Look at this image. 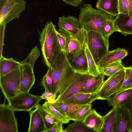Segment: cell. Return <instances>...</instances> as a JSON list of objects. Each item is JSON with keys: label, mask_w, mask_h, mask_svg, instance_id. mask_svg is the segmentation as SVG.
<instances>
[{"label": "cell", "mask_w": 132, "mask_h": 132, "mask_svg": "<svg viewBox=\"0 0 132 132\" xmlns=\"http://www.w3.org/2000/svg\"><path fill=\"white\" fill-rule=\"evenodd\" d=\"M113 16L103 11L96 9L89 4L83 5L78 16L81 28L87 31H95L101 35L103 27L107 21Z\"/></svg>", "instance_id": "7a4b0ae2"}, {"label": "cell", "mask_w": 132, "mask_h": 132, "mask_svg": "<svg viewBox=\"0 0 132 132\" xmlns=\"http://www.w3.org/2000/svg\"><path fill=\"white\" fill-rule=\"evenodd\" d=\"M57 36L58 43L61 51L65 52L67 42L66 36L57 31Z\"/></svg>", "instance_id": "d590c367"}, {"label": "cell", "mask_w": 132, "mask_h": 132, "mask_svg": "<svg viewBox=\"0 0 132 132\" xmlns=\"http://www.w3.org/2000/svg\"><path fill=\"white\" fill-rule=\"evenodd\" d=\"M125 74V68L109 77L104 81L97 93L98 100H109L119 92L122 87Z\"/></svg>", "instance_id": "5b68a950"}, {"label": "cell", "mask_w": 132, "mask_h": 132, "mask_svg": "<svg viewBox=\"0 0 132 132\" xmlns=\"http://www.w3.org/2000/svg\"><path fill=\"white\" fill-rule=\"evenodd\" d=\"M39 109L45 124L46 131L51 128L57 121L39 104L37 107Z\"/></svg>", "instance_id": "83f0119b"}, {"label": "cell", "mask_w": 132, "mask_h": 132, "mask_svg": "<svg viewBox=\"0 0 132 132\" xmlns=\"http://www.w3.org/2000/svg\"><path fill=\"white\" fill-rule=\"evenodd\" d=\"M68 58L75 70L79 72L89 73L87 57L84 50L76 57H74L71 55L68 54Z\"/></svg>", "instance_id": "ffe728a7"}, {"label": "cell", "mask_w": 132, "mask_h": 132, "mask_svg": "<svg viewBox=\"0 0 132 132\" xmlns=\"http://www.w3.org/2000/svg\"><path fill=\"white\" fill-rule=\"evenodd\" d=\"M57 31L67 37L66 53L76 57L84 50L87 43V32L84 28H81L78 32L74 34H70L61 29Z\"/></svg>", "instance_id": "277c9868"}, {"label": "cell", "mask_w": 132, "mask_h": 132, "mask_svg": "<svg viewBox=\"0 0 132 132\" xmlns=\"http://www.w3.org/2000/svg\"><path fill=\"white\" fill-rule=\"evenodd\" d=\"M92 104L85 105L75 113L72 120L82 122L92 111Z\"/></svg>", "instance_id": "f546056e"}, {"label": "cell", "mask_w": 132, "mask_h": 132, "mask_svg": "<svg viewBox=\"0 0 132 132\" xmlns=\"http://www.w3.org/2000/svg\"><path fill=\"white\" fill-rule=\"evenodd\" d=\"M84 51L86 56L88 67V72L94 76H97L100 73V69L95 62L89 49L87 43Z\"/></svg>", "instance_id": "484cf974"}, {"label": "cell", "mask_w": 132, "mask_h": 132, "mask_svg": "<svg viewBox=\"0 0 132 132\" xmlns=\"http://www.w3.org/2000/svg\"><path fill=\"white\" fill-rule=\"evenodd\" d=\"M129 111L131 117V122L132 128V98L126 104L124 105Z\"/></svg>", "instance_id": "60d3db41"}, {"label": "cell", "mask_w": 132, "mask_h": 132, "mask_svg": "<svg viewBox=\"0 0 132 132\" xmlns=\"http://www.w3.org/2000/svg\"><path fill=\"white\" fill-rule=\"evenodd\" d=\"M57 31L55 26L51 21L47 22L39 33L44 62L48 68L62 52L59 45L57 36Z\"/></svg>", "instance_id": "6da1fadb"}, {"label": "cell", "mask_w": 132, "mask_h": 132, "mask_svg": "<svg viewBox=\"0 0 132 132\" xmlns=\"http://www.w3.org/2000/svg\"><path fill=\"white\" fill-rule=\"evenodd\" d=\"M26 4L24 0L0 1V23L6 24L14 19L19 18L25 10Z\"/></svg>", "instance_id": "3957f363"}, {"label": "cell", "mask_w": 132, "mask_h": 132, "mask_svg": "<svg viewBox=\"0 0 132 132\" xmlns=\"http://www.w3.org/2000/svg\"><path fill=\"white\" fill-rule=\"evenodd\" d=\"M82 122L87 128L93 131L101 132L104 122L103 116L94 109Z\"/></svg>", "instance_id": "ac0fdd59"}, {"label": "cell", "mask_w": 132, "mask_h": 132, "mask_svg": "<svg viewBox=\"0 0 132 132\" xmlns=\"http://www.w3.org/2000/svg\"><path fill=\"white\" fill-rule=\"evenodd\" d=\"M105 76L101 72L96 76L90 75L82 86L80 92L88 94L97 93L104 81Z\"/></svg>", "instance_id": "4fadbf2b"}, {"label": "cell", "mask_w": 132, "mask_h": 132, "mask_svg": "<svg viewBox=\"0 0 132 132\" xmlns=\"http://www.w3.org/2000/svg\"><path fill=\"white\" fill-rule=\"evenodd\" d=\"M132 98V89L120 91L116 93L108 100L109 106L117 108L124 105Z\"/></svg>", "instance_id": "d6986e66"}, {"label": "cell", "mask_w": 132, "mask_h": 132, "mask_svg": "<svg viewBox=\"0 0 132 132\" xmlns=\"http://www.w3.org/2000/svg\"><path fill=\"white\" fill-rule=\"evenodd\" d=\"M19 68L0 77V87L7 100L21 93L20 87Z\"/></svg>", "instance_id": "8992f818"}, {"label": "cell", "mask_w": 132, "mask_h": 132, "mask_svg": "<svg viewBox=\"0 0 132 132\" xmlns=\"http://www.w3.org/2000/svg\"><path fill=\"white\" fill-rule=\"evenodd\" d=\"M52 69L51 68H50L42 78L41 82V85L44 88L45 91L52 92Z\"/></svg>", "instance_id": "e575fe53"}, {"label": "cell", "mask_w": 132, "mask_h": 132, "mask_svg": "<svg viewBox=\"0 0 132 132\" xmlns=\"http://www.w3.org/2000/svg\"><path fill=\"white\" fill-rule=\"evenodd\" d=\"M65 132H85L93 131L87 128L81 122L74 121L69 124L64 129Z\"/></svg>", "instance_id": "1f68e13d"}, {"label": "cell", "mask_w": 132, "mask_h": 132, "mask_svg": "<svg viewBox=\"0 0 132 132\" xmlns=\"http://www.w3.org/2000/svg\"><path fill=\"white\" fill-rule=\"evenodd\" d=\"M21 64L20 62L12 57L7 58L2 56L0 57V77L19 69Z\"/></svg>", "instance_id": "603a6c76"}, {"label": "cell", "mask_w": 132, "mask_h": 132, "mask_svg": "<svg viewBox=\"0 0 132 132\" xmlns=\"http://www.w3.org/2000/svg\"><path fill=\"white\" fill-rule=\"evenodd\" d=\"M20 87L22 93H28L34 85L35 79L34 69L28 64H21Z\"/></svg>", "instance_id": "8fae6325"}, {"label": "cell", "mask_w": 132, "mask_h": 132, "mask_svg": "<svg viewBox=\"0 0 132 132\" xmlns=\"http://www.w3.org/2000/svg\"><path fill=\"white\" fill-rule=\"evenodd\" d=\"M15 111L8 104H0V132H18Z\"/></svg>", "instance_id": "9c48e42d"}, {"label": "cell", "mask_w": 132, "mask_h": 132, "mask_svg": "<svg viewBox=\"0 0 132 132\" xmlns=\"http://www.w3.org/2000/svg\"><path fill=\"white\" fill-rule=\"evenodd\" d=\"M125 71L124 81L120 91L132 89V67H125Z\"/></svg>", "instance_id": "836d02e7"}, {"label": "cell", "mask_w": 132, "mask_h": 132, "mask_svg": "<svg viewBox=\"0 0 132 132\" xmlns=\"http://www.w3.org/2000/svg\"><path fill=\"white\" fill-rule=\"evenodd\" d=\"M42 99H44L50 103L53 104L55 102L57 96L55 94L50 92L45 91L40 96Z\"/></svg>", "instance_id": "8d00e7d4"}, {"label": "cell", "mask_w": 132, "mask_h": 132, "mask_svg": "<svg viewBox=\"0 0 132 132\" xmlns=\"http://www.w3.org/2000/svg\"><path fill=\"white\" fill-rule=\"evenodd\" d=\"M63 124L57 121L56 123L50 129L46 132H65L62 126Z\"/></svg>", "instance_id": "f35d334b"}, {"label": "cell", "mask_w": 132, "mask_h": 132, "mask_svg": "<svg viewBox=\"0 0 132 132\" xmlns=\"http://www.w3.org/2000/svg\"><path fill=\"white\" fill-rule=\"evenodd\" d=\"M1 0H0V1H1Z\"/></svg>", "instance_id": "7bdbcfd3"}, {"label": "cell", "mask_w": 132, "mask_h": 132, "mask_svg": "<svg viewBox=\"0 0 132 132\" xmlns=\"http://www.w3.org/2000/svg\"><path fill=\"white\" fill-rule=\"evenodd\" d=\"M116 108H112L103 116L104 122L101 132H113L114 127Z\"/></svg>", "instance_id": "cb8c5ba5"}, {"label": "cell", "mask_w": 132, "mask_h": 132, "mask_svg": "<svg viewBox=\"0 0 132 132\" xmlns=\"http://www.w3.org/2000/svg\"><path fill=\"white\" fill-rule=\"evenodd\" d=\"M6 24L4 23H0V57L3 56L4 33Z\"/></svg>", "instance_id": "74e56055"}, {"label": "cell", "mask_w": 132, "mask_h": 132, "mask_svg": "<svg viewBox=\"0 0 132 132\" xmlns=\"http://www.w3.org/2000/svg\"><path fill=\"white\" fill-rule=\"evenodd\" d=\"M115 31H116L113 19L108 20L103 27L101 35L109 45V37Z\"/></svg>", "instance_id": "f1b7e54d"}, {"label": "cell", "mask_w": 132, "mask_h": 132, "mask_svg": "<svg viewBox=\"0 0 132 132\" xmlns=\"http://www.w3.org/2000/svg\"><path fill=\"white\" fill-rule=\"evenodd\" d=\"M128 51L124 48H118L109 51L97 64L100 69L114 62L122 60L128 55Z\"/></svg>", "instance_id": "7c38bea8"}, {"label": "cell", "mask_w": 132, "mask_h": 132, "mask_svg": "<svg viewBox=\"0 0 132 132\" xmlns=\"http://www.w3.org/2000/svg\"><path fill=\"white\" fill-rule=\"evenodd\" d=\"M52 104L70 120H72L74 116L77 111L85 105L68 104L60 101H55Z\"/></svg>", "instance_id": "44dd1931"}, {"label": "cell", "mask_w": 132, "mask_h": 132, "mask_svg": "<svg viewBox=\"0 0 132 132\" xmlns=\"http://www.w3.org/2000/svg\"><path fill=\"white\" fill-rule=\"evenodd\" d=\"M119 14L132 16V0H118Z\"/></svg>", "instance_id": "d6a6232c"}, {"label": "cell", "mask_w": 132, "mask_h": 132, "mask_svg": "<svg viewBox=\"0 0 132 132\" xmlns=\"http://www.w3.org/2000/svg\"><path fill=\"white\" fill-rule=\"evenodd\" d=\"M98 97L97 93L88 94L79 92L60 102L70 104L86 105L92 104L98 100Z\"/></svg>", "instance_id": "5bb4252c"}, {"label": "cell", "mask_w": 132, "mask_h": 132, "mask_svg": "<svg viewBox=\"0 0 132 132\" xmlns=\"http://www.w3.org/2000/svg\"><path fill=\"white\" fill-rule=\"evenodd\" d=\"M43 107L53 117L63 124L69 123L70 120L65 116L56 109L52 104L46 100L42 104Z\"/></svg>", "instance_id": "d4e9b609"}, {"label": "cell", "mask_w": 132, "mask_h": 132, "mask_svg": "<svg viewBox=\"0 0 132 132\" xmlns=\"http://www.w3.org/2000/svg\"><path fill=\"white\" fill-rule=\"evenodd\" d=\"M87 43L89 49L96 63L109 51V45L102 35L95 31H87Z\"/></svg>", "instance_id": "ba28073f"}, {"label": "cell", "mask_w": 132, "mask_h": 132, "mask_svg": "<svg viewBox=\"0 0 132 132\" xmlns=\"http://www.w3.org/2000/svg\"><path fill=\"white\" fill-rule=\"evenodd\" d=\"M42 100L40 96L28 93L21 92L7 100L8 104L15 111L29 112L38 106Z\"/></svg>", "instance_id": "52a82bcc"}, {"label": "cell", "mask_w": 132, "mask_h": 132, "mask_svg": "<svg viewBox=\"0 0 132 132\" xmlns=\"http://www.w3.org/2000/svg\"><path fill=\"white\" fill-rule=\"evenodd\" d=\"M116 108L115 122L113 132H129L132 126L129 111L124 105Z\"/></svg>", "instance_id": "30bf717a"}, {"label": "cell", "mask_w": 132, "mask_h": 132, "mask_svg": "<svg viewBox=\"0 0 132 132\" xmlns=\"http://www.w3.org/2000/svg\"><path fill=\"white\" fill-rule=\"evenodd\" d=\"M58 25L60 29L71 34L77 33L81 29L79 19L73 16L60 17Z\"/></svg>", "instance_id": "2e32d148"}, {"label": "cell", "mask_w": 132, "mask_h": 132, "mask_svg": "<svg viewBox=\"0 0 132 132\" xmlns=\"http://www.w3.org/2000/svg\"><path fill=\"white\" fill-rule=\"evenodd\" d=\"M30 120L28 132H46L45 124L39 109L29 112Z\"/></svg>", "instance_id": "e0dca14e"}, {"label": "cell", "mask_w": 132, "mask_h": 132, "mask_svg": "<svg viewBox=\"0 0 132 132\" xmlns=\"http://www.w3.org/2000/svg\"><path fill=\"white\" fill-rule=\"evenodd\" d=\"M125 68L121 60H120L110 64L100 69V70L101 72L105 76L109 77Z\"/></svg>", "instance_id": "4316f807"}, {"label": "cell", "mask_w": 132, "mask_h": 132, "mask_svg": "<svg viewBox=\"0 0 132 132\" xmlns=\"http://www.w3.org/2000/svg\"><path fill=\"white\" fill-rule=\"evenodd\" d=\"M129 132H132V128L131 129Z\"/></svg>", "instance_id": "b9f144b4"}, {"label": "cell", "mask_w": 132, "mask_h": 132, "mask_svg": "<svg viewBox=\"0 0 132 132\" xmlns=\"http://www.w3.org/2000/svg\"><path fill=\"white\" fill-rule=\"evenodd\" d=\"M67 4L74 6H79L82 2V0H62Z\"/></svg>", "instance_id": "ab89813d"}, {"label": "cell", "mask_w": 132, "mask_h": 132, "mask_svg": "<svg viewBox=\"0 0 132 132\" xmlns=\"http://www.w3.org/2000/svg\"><path fill=\"white\" fill-rule=\"evenodd\" d=\"M96 7L97 9L104 11L113 16L119 14L118 0H97Z\"/></svg>", "instance_id": "7402d4cb"}, {"label": "cell", "mask_w": 132, "mask_h": 132, "mask_svg": "<svg viewBox=\"0 0 132 132\" xmlns=\"http://www.w3.org/2000/svg\"><path fill=\"white\" fill-rule=\"evenodd\" d=\"M114 20L116 31L125 36L132 35V16L119 14Z\"/></svg>", "instance_id": "9a60e30c"}, {"label": "cell", "mask_w": 132, "mask_h": 132, "mask_svg": "<svg viewBox=\"0 0 132 132\" xmlns=\"http://www.w3.org/2000/svg\"><path fill=\"white\" fill-rule=\"evenodd\" d=\"M40 54L38 47L36 46L32 49L27 57L20 62L21 64H29L34 69L35 62Z\"/></svg>", "instance_id": "4dcf8cb0"}]
</instances>
